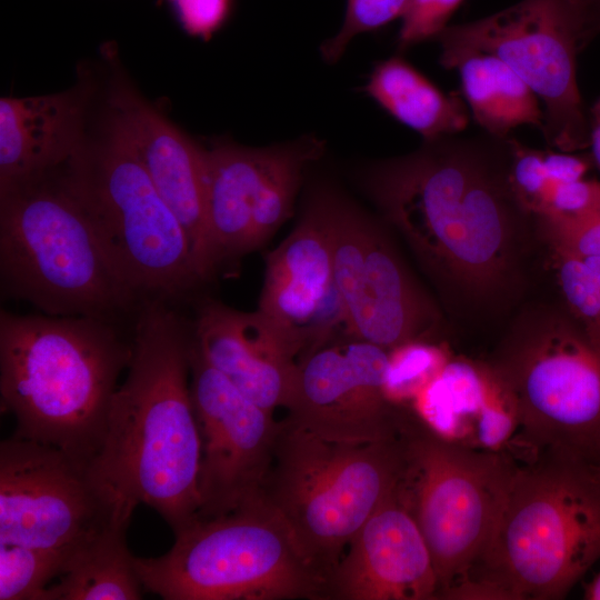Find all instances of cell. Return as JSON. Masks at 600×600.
<instances>
[{
	"mask_svg": "<svg viewBox=\"0 0 600 600\" xmlns=\"http://www.w3.org/2000/svg\"><path fill=\"white\" fill-rule=\"evenodd\" d=\"M510 159L508 137L443 136L371 166L363 184L438 278L488 297L506 281L516 229L530 214L511 188Z\"/></svg>",
	"mask_w": 600,
	"mask_h": 600,
	"instance_id": "6da1fadb",
	"label": "cell"
},
{
	"mask_svg": "<svg viewBox=\"0 0 600 600\" xmlns=\"http://www.w3.org/2000/svg\"><path fill=\"white\" fill-rule=\"evenodd\" d=\"M192 327L151 299L138 309L132 354L89 472L124 514L144 503L178 534L198 516L201 438L193 408Z\"/></svg>",
	"mask_w": 600,
	"mask_h": 600,
	"instance_id": "7a4b0ae2",
	"label": "cell"
},
{
	"mask_svg": "<svg viewBox=\"0 0 600 600\" xmlns=\"http://www.w3.org/2000/svg\"><path fill=\"white\" fill-rule=\"evenodd\" d=\"M128 341L90 317L0 312V394L13 437L54 447L89 468L107 426Z\"/></svg>",
	"mask_w": 600,
	"mask_h": 600,
	"instance_id": "3957f363",
	"label": "cell"
},
{
	"mask_svg": "<svg viewBox=\"0 0 600 600\" xmlns=\"http://www.w3.org/2000/svg\"><path fill=\"white\" fill-rule=\"evenodd\" d=\"M519 459L462 599H562L600 559V467L553 449Z\"/></svg>",
	"mask_w": 600,
	"mask_h": 600,
	"instance_id": "277c9868",
	"label": "cell"
},
{
	"mask_svg": "<svg viewBox=\"0 0 600 600\" xmlns=\"http://www.w3.org/2000/svg\"><path fill=\"white\" fill-rule=\"evenodd\" d=\"M0 278L8 297L49 316L116 323L144 302L59 169L0 190Z\"/></svg>",
	"mask_w": 600,
	"mask_h": 600,
	"instance_id": "5b68a950",
	"label": "cell"
},
{
	"mask_svg": "<svg viewBox=\"0 0 600 600\" xmlns=\"http://www.w3.org/2000/svg\"><path fill=\"white\" fill-rule=\"evenodd\" d=\"M406 428L397 438L350 442L279 421L259 496L327 581L352 538L399 483Z\"/></svg>",
	"mask_w": 600,
	"mask_h": 600,
	"instance_id": "8992f818",
	"label": "cell"
},
{
	"mask_svg": "<svg viewBox=\"0 0 600 600\" xmlns=\"http://www.w3.org/2000/svg\"><path fill=\"white\" fill-rule=\"evenodd\" d=\"M174 538L164 554L134 559L143 588L164 600L326 599V577L260 496Z\"/></svg>",
	"mask_w": 600,
	"mask_h": 600,
	"instance_id": "52a82bcc",
	"label": "cell"
},
{
	"mask_svg": "<svg viewBox=\"0 0 600 600\" xmlns=\"http://www.w3.org/2000/svg\"><path fill=\"white\" fill-rule=\"evenodd\" d=\"M59 173L143 301L172 302L203 281L182 224L110 116L102 137L86 140Z\"/></svg>",
	"mask_w": 600,
	"mask_h": 600,
	"instance_id": "ba28073f",
	"label": "cell"
},
{
	"mask_svg": "<svg viewBox=\"0 0 600 600\" xmlns=\"http://www.w3.org/2000/svg\"><path fill=\"white\" fill-rule=\"evenodd\" d=\"M398 492L430 550L439 599H452L487 551L516 460L503 451L460 446L413 413L404 431Z\"/></svg>",
	"mask_w": 600,
	"mask_h": 600,
	"instance_id": "9c48e42d",
	"label": "cell"
},
{
	"mask_svg": "<svg viewBox=\"0 0 600 600\" xmlns=\"http://www.w3.org/2000/svg\"><path fill=\"white\" fill-rule=\"evenodd\" d=\"M517 410L519 451L560 450L594 463L600 449V347L574 320L520 333L491 366Z\"/></svg>",
	"mask_w": 600,
	"mask_h": 600,
	"instance_id": "30bf717a",
	"label": "cell"
},
{
	"mask_svg": "<svg viewBox=\"0 0 600 600\" xmlns=\"http://www.w3.org/2000/svg\"><path fill=\"white\" fill-rule=\"evenodd\" d=\"M590 39L574 0H521L480 20L448 26L436 40L440 58L479 51L501 59L543 102L547 142L573 152L590 142L577 80V54Z\"/></svg>",
	"mask_w": 600,
	"mask_h": 600,
	"instance_id": "8fae6325",
	"label": "cell"
},
{
	"mask_svg": "<svg viewBox=\"0 0 600 600\" xmlns=\"http://www.w3.org/2000/svg\"><path fill=\"white\" fill-rule=\"evenodd\" d=\"M130 518L66 452L13 436L1 442L0 542L60 551L70 561Z\"/></svg>",
	"mask_w": 600,
	"mask_h": 600,
	"instance_id": "7c38bea8",
	"label": "cell"
},
{
	"mask_svg": "<svg viewBox=\"0 0 600 600\" xmlns=\"http://www.w3.org/2000/svg\"><path fill=\"white\" fill-rule=\"evenodd\" d=\"M316 138L267 148L218 143L207 150V226L216 270L260 246L291 216Z\"/></svg>",
	"mask_w": 600,
	"mask_h": 600,
	"instance_id": "4fadbf2b",
	"label": "cell"
},
{
	"mask_svg": "<svg viewBox=\"0 0 600 600\" xmlns=\"http://www.w3.org/2000/svg\"><path fill=\"white\" fill-rule=\"evenodd\" d=\"M334 281L347 334L387 350L426 340L437 323L431 302L417 288L379 228L331 192Z\"/></svg>",
	"mask_w": 600,
	"mask_h": 600,
	"instance_id": "5bb4252c",
	"label": "cell"
},
{
	"mask_svg": "<svg viewBox=\"0 0 600 600\" xmlns=\"http://www.w3.org/2000/svg\"><path fill=\"white\" fill-rule=\"evenodd\" d=\"M191 397L201 438L197 519L233 511L259 496L279 421L191 346Z\"/></svg>",
	"mask_w": 600,
	"mask_h": 600,
	"instance_id": "9a60e30c",
	"label": "cell"
},
{
	"mask_svg": "<svg viewBox=\"0 0 600 600\" xmlns=\"http://www.w3.org/2000/svg\"><path fill=\"white\" fill-rule=\"evenodd\" d=\"M388 350L344 339L300 364L286 419L322 438L367 442L401 436L412 416L383 393Z\"/></svg>",
	"mask_w": 600,
	"mask_h": 600,
	"instance_id": "2e32d148",
	"label": "cell"
},
{
	"mask_svg": "<svg viewBox=\"0 0 600 600\" xmlns=\"http://www.w3.org/2000/svg\"><path fill=\"white\" fill-rule=\"evenodd\" d=\"M266 264L258 310L300 363L336 342L339 332L348 338L333 272L331 192L313 197L291 233L268 254Z\"/></svg>",
	"mask_w": 600,
	"mask_h": 600,
	"instance_id": "e0dca14e",
	"label": "cell"
},
{
	"mask_svg": "<svg viewBox=\"0 0 600 600\" xmlns=\"http://www.w3.org/2000/svg\"><path fill=\"white\" fill-rule=\"evenodd\" d=\"M397 487L348 544L327 581L326 599H439L430 550Z\"/></svg>",
	"mask_w": 600,
	"mask_h": 600,
	"instance_id": "ac0fdd59",
	"label": "cell"
},
{
	"mask_svg": "<svg viewBox=\"0 0 600 600\" xmlns=\"http://www.w3.org/2000/svg\"><path fill=\"white\" fill-rule=\"evenodd\" d=\"M110 117L131 142L150 179L182 224L201 278L217 270L207 226V149L200 147L128 84L110 97Z\"/></svg>",
	"mask_w": 600,
	"mask_h": 600,
	"instance_id": "d6986e66",
	"label": "cell"
},
{
	"mask_svg": "<svg viewBox=\"0 0 600 600\" xmlns=\"http://www.w3.org/2000/svg\"><path fill=\"white\" fill-rule=\"evenodd\" d=\"M192 340L202 358L252 401L271 412L287 408L300 362L259 310L208 301L199 309Z\"/></svg>",
	"mask_w": 600,
	"mask_h": 600,
	"instance_id": "ffe728a7",
	"label": "cell"
},
{
	"mask_svg": "<svg viewBox=\"0 0 600 600\" xmlns=\"http://www.w3.org/2000/svg\"><path fill=\"white\" fill-rule=\"evenodd\" d=\"M411 406L429 430L460 446L502 451L518 431L514 402L491 366L450 359Z\"/></svg>",
	"mask_w": 600,
	"mask_h": 600,
	"instance_id": "44dd1931",
	"label": "cell"
},
{
	"mask_svg": "<svg viewBox=\"0 0 600 600\" xmlns=\"http://www.w3.org/2000/svg\"><path fill=\"white\" fill-rule=\"evenodd\" d=\"M88 93L64 92L0 100V190L62 168L86 142Z\"/></svg>",
	"mask_w": 600,
	"mask_h": 600,
	"instance_id": "7402d4cb",
	"label": "cell"
},
{
	"mask_svg": "<svg viewBox=\"0 0 600 600\" xmlns=\"http://www.w3.org/2000/svg\"><path fill=\"white\" fill-rule=\"evenodd\" d=\"M440 63L459 72L462 96L474 121L486 133L506 138L510 130L521 124H531L542 131L544 114L539 99L498 57L463 51L440 58Z\"/></svg>",
	"mask_w": 600,
	"mask_h": 600,
	"instance_id": "603a6c76",
	"label": "cell"
},
{
	"mask_svg": "<svg viewBox=\"0 0 600 600\" xmlns=\"http://www.w3.org/2000/svg\"><path fill=\"white\" fill-rule=\"evenodd\" d=\"M364 91L424 140L458 134L469 121L467 107L459 96L442 92L401 57L378 62Z\"/></svg>",
	"mask_w": 600,
	"mask_h": 600,
	"instance_id": "cb8c5ba5",
	"label": "cell"
},
{
	"mask_svg": "<svg viewBox=\"0 0 600 600\" xmlns=\"http://www.w3.org/2000/svg\"><path fill=\"white\" fill-rule=\"evenodd\" d=\"M129 523H116L74 554L43 600H138L143 584L128 549Z\"/></svg>",
	"mask_w": 600,
	"mask_h": 600,
	"instance_id": "d4e9b609",
	"label": "cell"
},
{
	"mask_svg": "<svg viewBox=\"0 0 600 600\" xmlns=\"http://www.w3.org/2000/svg\"><path fill=\"white\" fill-rule=\"evenodd\" d=\"M68 563L60 551L0 542V600H43Z\"/></svg>",
	"mask_w": 600,
	"mask_h": 600,
	"instance_id": "484cf974",
	"label": "cell"
},
{
	"mask_svg": "<svg viewBox=\"0 0 600 600\" xmlns=\"http://www.w3.org/2000/svg\"><path fill=\"white\" fill-rule=\"evenodd\" d=\"M450 360L447 350L427 340H411L388 350L383 378L387 400L399 407L412 403Z\"/></svg>",
	"mask_w": 600,
	"mask_h": 600,
	"instance_id": "4316f807",
	"label": "cell"
},
{
	"mask_svg": "<svg viewBox=\"0 0 600 600\" xmlns=\"http://www.w3.org/2000/svg\"><path fill=\"white\" fill-rule=\"evenodd\" d=\"M553 256L558 281L573 320L596 343L600 317V283L580 257L559 251H553Z\"/></svg>",
	"mask_w": 600,
	"mask_h": 600,
	"instance_id": "83f0119b",
	"label": "cell"
},
{
	"mask_svg": "<svg viewBox=\"0 0 600 600\" xmlns=\"http://www.w3.org/2000/svg\"><path fill=\"white\" fill-rule=\"evenodd\" d=\"M407 3L408 0H348L341 29L320 47L322 58L329 63L337 62L356 36L376 31L401 18Z\"/></svg>",
	"mask_w": 600,
	"mask_h": 600,
	"instance_id": "f1b7e54d",
	"label": "cell"
},
{
	"mask_svg": "<svg viewBox=\"0 0 600 600\" xmlns=\"http://www.w3.org/2000/svg\"><path fill=\"white\" fill-rule=\"evenodd\" d=\"M509 140L511 188L521 206L529 213L539 217L544 212L557 181L552 180L546 171L542 151L531 149L516 139L509 138Z\"/></svg>",
	"mask_w": 600,
	"mask_h": 600,
	"instance_id": "f546056e",
	"label": "cell"
},
{
	"mask_svg": "<svg viewBox=\"0 0 600 600\" xmlns=\"http://www.w3.org/2000/svg\"><path fill=\"white\" fill-rule=\"evenodd\" d=\"M600 216V182L580 179L557 182L551 191L544 212L539 220L576 226Z\"/></svg>",
	"mask_w": 600,
	"mask_h": 600,
	"instance_id": "4dcf8cb0",
	"label": "cell"
},
{
	"mask_svg": "<svg viewBox=\"0 0 600 600\" xmlns=\"http://www.w3.org/2000/svg\"><path fill=\"white\" fill-rule=\"evenodd\" d=\"M464 0H408L401 17L397 44L399 51L437 37Z\"/></svg>",
	"mask_w": 600,
	"mask_h": 600,
	"instance_id": "1f68e13d",
	"label": "cell"
},
{
	"mask_svg": "<svg viewBox=\"0 0 600 600\" xmlns=\"http://www.w3.org/2000/svg\"><path fill=\"white\" fill-rule=\"evenodd\" d=\"M540 222L553 251L577 257L600 254V216L576 226Z\"/></svg>",
	"mask_w": 600,
	"mask_h": 600,
	"instance_id": "d6a6232c",
	"label": "cell"
},
{
	"mask_svg": "<svg viewBox=\"0 0 600 600\" xmlns=\"http://www.w3.org/2000/svg\"><path fill=\"white\" fill-rule=\"evenodd\" d=\"M179 20L192 36L208 39L224 22L231 0H171Z\"/></svg>",
	"mask_w": 600,
	"mask_h": 600,
	"instance_id": "836d02e7",
	"label": "cell"
},
{
	"mask_svg": "<svg viewBox=\"0 0 600 600\" xmlns=\"http://www.w3.org/2000/svg\"><path fill=\"white\" fill-rule=\"evenodd\" d=\"M542 160L548 176L557 182L583 179L590 167L587 158L563 151H542Z\"/></svg>",
	"mask_w": 600,
	"mask_h": 600,
	"instance_id": "e575fe53",
	"label": "cell"
},
{
	"mask_svg": "<svg viewBox=\"0 0 600 600\" xmlns=\"http://www.w3.org/2000/svg\"><path fill=\"white\" fill-rule=\"evenodd\" d=\"M592 160L600 169V98L594 102L589 114Z\"/></svg>",
	"mask_w": 600,
	"mask_h": 600,
	"instance_id": "d590c367",
	"label": "cell"
},
{
	"mask_svg": "<svg viewBox=\"0 0 600 600\" xmlns=\"http://www.w3.org/2000/svg\"><path fill=\"white\" fill-rule=\"evenodd\" d=\"M587 20L590 34L593 38L600 32V0H574Z\"/></svg>",
	"mask_w": 600,
	"mask_h": 600,
	"instance_id": "8d00e7d4",
	"label": "cell"
},
{
	"mask_svg": "<svg viewBox=\"0 0 600 600\" xmlns=\"http://www.w3.org/2000/svg\"><path fill=\"white\" fill-rule=\"evenodd\" d=\"M583 598L587 600H600V572L586 584Z\"/></svg>",
	"mask_w": 600,
	"mask_h": 600,
	"instance_id": "74e56055",
	"label": "cell"
},
{
	"mask_svg": "<svg viewBox=\"0 0 600 600\" xmlns=\"http://www.w3.org/2000/svg\"><path fill=\"white\" fill-rule=\"evenodd\" d=\"M594 279L600 283V254L580 257Z\"/></svg>",
	"mask_w": 600,
	"mask_h": 600,
	"instance_id": "f35d334b",
	"label": "cell"
},
{
	"mask_svg": "<svg viewBox=\"0 0 600 600\" xmlns=\"http://www.w3.org/2000/svg\"><path fill=\"white\" fill-rule=\"evenodd\" d=\"M594 463L600 467V449H599V452H598V454L596 457Z\"/></svg>",
	"mask_w": 600,
	"mask_h": 600,
	"instance_id": "ab89813d",
	"label": "cell"
}]
</instances>
